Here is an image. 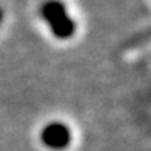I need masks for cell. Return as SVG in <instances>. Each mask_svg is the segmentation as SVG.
Segmentation results:
<instances>
[{"label": "cell", "mask_w": 151, "mask_h": 151, "mask_svg": "<svg viewBox=\"0 0 151 151\" xmlns=\"http://www.w3.org/2000/svg\"><path fill=\"white\" fill-rule=\"evenodd\" d=\"M2 19H3V10L0 8V24H2Z\"/></svg>", "instance_id": "3957f363"}, {"label": "cell", "mask_w": 151, "mask_h": 151, "mask_svg": "<svg viewBox=\"0 0 151 151\" xmlns=\"http://www.w3.org/2000/svg\"><path fill=\"white\" fill-rule=\"evenodd\" d=\"M42 18L52 29V34L56 39L66 40L73 37L76 32V21L69 16L66 6L60 0H45L40 6Z\"/></svg>", "instance_id": "6da1fadb"}, {"label": "cell", "mask_w": 151, "mask_h": 151, "mask_svg": "<svg viewBox=\"0 0 151 151\" xmlns=\"http://www.w3.org/2000/svg\"><path fill=\"white\" fill-rule=\"evenodd\" d=\"M42 143L50 150H64L71 143V132L61 122H53L44 127L40 134Z\"/></svg>", "instance_id": "7a4b0ae2"}]
</instances>
